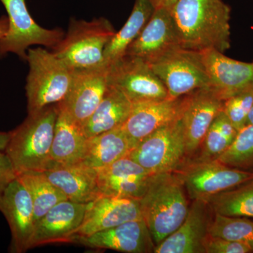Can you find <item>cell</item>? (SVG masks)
<instances>
[{
  "mask_svg": "<svg viewBox=\"0 0 253 253\" xmlns=\"http://www.w3.org/2000/svg\"><path fill=\"white\" fill-rule=\"evenodd\" d=\"M231 11L223 0H178L170 13L179 45L225 52L231 46Z\"/></svg>",
  "mask_w": 253,
  "mask_h": 253,
  "instance_id": "obj_1",
  "label": "cell"
},
{
  "mask_svg": "<svg viewBox=\"0 0 253 253\" xmlns=\"http://www.w3.org/2000/svg\"><path fill=\"white\" fill-rule=\"evenodd\" d=\"M58 104L51 105L28 117L9 131L4 151L18 174L26 171L44 172L55 164L51 149L57 118Z\"/></svg>",
  "mask_w": 253,
  "mask_h": 253,
  "instance_id": "obj_2",
  "label": "cell"
},
{
  "mask_svg": "<svg viewBox=\"0 0 253 253\" xmlns=\"http://www.w3.org/2000/svg\"><path fill=\"white\" fill-rule=\"evenodd\" d=\"M139 201L156 246L179 227L189 212L185 189L174 172L153 174Z\"/></svg>",
  "mask_w": 253,
  "mask_h": 253,
  "instance_id": "obj_3",
  "label": "cell"
},
{
  "mask_svg": "<svg viewBox=\"0 0 253 253\" xmlns=\"http://www.w3.org/2000/svg\"><path fill=\"white\" fill-rule=\"evenodd\" d=\"M26 61L30 68L26 85L28 113L62 102L71 86L73 69L42 47L29 48Z\"/></svg>",
  "mask_w": 253,
  "mask_h": 253,
  "instance_id": "obj_4",
  "label": "cell"
},
{
  "mask_svg": "<svg viewBox=\"0 0 253 253\" xmlns=\"http://www.w3.org/2000/svg\"><path fill=\"white\" fill-rule=\"evenodd\" d=\"M116 31L109 20L71 19L67 33L52 52L71 69L104 66V52Z\"/></svg>",
  "mask_w": 253,
  "mask_h": 253,
  "instance_id": "obj_5",
  "label": "cell"
},
{
  "mask_svg": "<svg viewBox=\"0 0 253 253\" xmlns=\"http://www.w3.org/2000/svg\"><path fill=\"white\" fill-rule=\"evenodd\" d=\"M147 63L171 99L211 87L199 51L177 46Z\"/></svg>",
  "mask_w": 253,
  "mask_h": 253,
  "instance_id": "obj_6",
  "label": "cell"
},
{
  "mask_svg": "<svg viewBox=\"0 0 253 253\" xmlns=\"http://www.w3.org/2000/svg\"><path fill=\"white\" fill-rule=\"evenodd\" d=\"M127 156L151 174L174 172L184 163L186 156L181 118L146 136Z\"/></svg>",
  "mask_w": 253,
  "mask_h": 253,
  "instance_id": "obj_7",
  "label": "cell"
},
{
  "mask_svg": "<svg viewBox=\"0 0 253 253\" xmlns=\"http://www.w3.org/2000/svg\"><path fill=\"white\" fill-rule=\"evenodd\" d=\"M8 14L9 28L0 38V57L9 53L26 61L28 50L33 45L54 49L64 37L59 28L46 29L41 27L32 17L26 0H0Z\"/></svg>",
  "mask_w": 253,
  "mask_h": 253,
  "instance_id": "obj_8",
  "label": "cell"
},
{
  "mask_svg": "<svg viewBox=\"0 0 253 253\" xmlns=\"http://www.w3.org/2000/svg\"><path fill=\"white\" fill-rule=\"evenodd\" d=\"M174 172L192 200H206L253 180V172L229 167L217 160L184 163Z\"/></svg>",
  "mask_w": 253,
  "mask_h": 253,
  "instance_id": "obj_9",
  "label": "cell"
},
{
  "mask_svg": "<svg viewBox=\"0 0 253 253\" xmlns=\"http://www.w3.org/2000/svg\"><path fill=\"white\" fill-rule=\"evenodd\" d=\"M108 67V84L126 95L132 104L169 98L167 89L149 63L125 55Z\"/></svg>",
  "mask_w": 253,
  "mask_h": 253,
  "instance_id": "obj_10",
  "label": "cell"
},
{
  "mask_svg": "<svg viewBox=\"0 0 253 253\" xmlns=\"http://www.w3.org/2000/svg\"><path fill=\"white\" fill-rule=\"evenodd\" d=\"M189 94L175 99L167 98L133 104L129 117L121 126L132 149L159 128L180 119L187 106Z\"/></svg>",
  "mask_w": 253,
  "mask_h": 253,
  "instance_id": "obj_11",
  "label": "cell"
},
{
  "mask_svg": "<svg viewBox=\"0 0 253 253\" xmlns=\"http://www.w3.org/2000/svg\"><path fill=\"white\" fill-rule=\"evenodd\" d=\"M108 84V67L104 65L73 70L69 91L59 104L83 126L99 106Z\"/></svg>",
  "mask_w": 253,
  "mask_h": 253,
  "instance_id": "obj_12",
  "label": "cell"
},
{
  "mask_svg": "<svg viewBox=\"0 0 253 253\" xmlns=\"http://www.w3.org/2000/svg\"><path fill=\"white\" fill-rule=\"evenodd\" d=\"M0 211L3 213L11 233L10 252L23 253L31 249L36 219L31 196L18 178L5 190Z\"/></svg>",
  "mask_w": 253,
  "mask_h": 253,
  "instance_id": "obj_13",
  "label": "cell"
},
{
  "mask_svg": "<svg viewBox=\"0 0 253 253\" xmlns=\"http://www.w3.org/2000/svg\"><path fill=\"white\" fill-rule=\"evenodd\" d=\"M211 89L222 100L253 85V62L231 59L215 49L199 51Z\"/></svg>",
  "mask_w": 253,
  "mask_h": 253,
  "instance_id": "obj_14",
  "label": "cell"
},
{
  "mask_svg": "<svg viewBox=\"0 0 253 253\" xmlns=\"http://www.w3.org/2000/svg\"><path fill=\"white\" fill-rule=\"evenodd\" d=\"M126 253H154L156 245L144 219L126 221L89 236H75L72 244Z\"/></svg>",
  "mask_w": 253,
  "mask_h": 253,
  "instance_id": "obj_15",
  "label": "cell"
},
{
  "mask_svg": "<svg viewBox=\"0 0 253 253\" xmlns=\"http://www.w3.org/2000/svg\"><path fill=\"white\" fill-rule=\"evenodd\" d=\"M142 219L139 200L101 194L86 204L84 219L76 236H89L126 221Z\"/></svg>",
  "mask_w": 253,
  "mask_h": 253,
  "instance_id": "obj_16",
  "label": "cell"
},
{
  "mask_svg": "<svg viewBox=\"0 0 253 253\" xmlns=\"http://www.w3.org/2000/svg\"><path fill=\"white\" fill-rule=\"evenodd\" d=\"M86 204L65 200L36 222L31 249L43 245L72 244L84 214Z\"/></svg>",
  "mask_w": 253,
  "mask_h": 253,
  "instance_id": "obj_17",
  "label": "cell"
},
{
  "mask_svg": "<svg viewBox=\"0 0 253 253\" xmlns=\"http://www.w3.org/2000/svg\"><path fill=\"white\" fill-rule=\"evenodd\" d=\"M224 101L211 88L199 89L189 94L181 117L186 156L194 155L202 145L214 118L222 111Z\"/></svg>",
  "mask_w": 253,
  "mask_h": 253,
  "instance_id": "obj_18",
  "label": "cell"
},
{
  "mask_svg": "<svg viewBox=\"0 0 253 253\" xmlns=\"http://www.w3.org/2000/svg\"><path fill=\"white\" fill-rule=\"evenodd\" d=\"M97 172L100 194L138 200L144 196L153 176L127 156Z\"/></svg>",
  "mask_w": 253,
  "mask_h": 253,
  "instance_id": "obj_19",
  "label": "cell"
},
{
  "mask_svg": "<svg viewBox=\"0 0 253 253\" xmlns=\"http://www.w3.org/2000/svg\"><path fill=\"white\" fill-rule=\"evenodd\" d=\"M204 200H194L187 215L176 230L156 246L154 253H204L212 217Z\"/></svg>",
  "mask_w": 253,
  "mask_h": 253,
  "instance_id": "obj_20",
  "label": "cell"
},
{
  "mask_svg": "<svg viewBox=\"0 0 253 253\" xmlns=\"http://www.w3.org/2000/svg\"><path fill=\"white\" fill-rule=\"evenodd\" d=\"M180 46L170 10L154 9L139 36L126 49V55L150 62L173 48Z\"/></svg>",
  "mask_w": 253,
  "mask_h": 253,
  "instance_id": "obj_21",
  "label": "cell"
},
{
  "mask_svg": "<svg viewBox=\"0 0 253 253\" xmlns=\"http://www.w3.org/2000/svg\"><path fill=\"white\" fill-rule=\"evenodd\" d=\"M44 172L69 201L88 204L101 195L97 169L83 163L70 165L56 163Z\"/></svg>",
  "mask_w": 253,
  "mask_h": 253,
  "instance_id": "obj_22",
  "label": "cell"
},
{
  "mask_svg": "<svg viewBox=\"0 0 253 253\" xmlns=\"http://www.w3.org/2000/svg\"><path fill=\"white\" fill-rule=\"evenodd\" d=\"M58 107L51 158L55 163L63 165L81 162L88 138L83 126L59 104Z\"/></svg>",
  "mask_w": 253,
  "mask_h": 253,
  "instance_id": "obj_23",
  "label": "cell"
},
{
  "mask_svg": "<svg viewBox=\"0 0 253 253\" xmlns=\"http://www.w3.org/2000/svg\"><path fill=\"white\" fill-rule=\"evenodd\" d=\"M132 102L117 88L108 84L104 97L83 126L86 137L121 127L129 117Z\"/></svg>",
  "mask_w": 253,
  "mask_h": 253,
  "instance_id": "obj_24",
  "label": "cell"
},
{
  "mask_svg": "<svg viewBox=\"0 0 253 253\" xmlns=\"http://www.w3.org/2000/svg\"><path fill=\"white\" fill-rule=\"evenodd\" d=\"M131 149L130 141L121 126L88 138L81 163L101 169L128 156Z\"/></svg>",
  "mask_w": 253,
  "mask_h": 253,
  "instance_id": "obj_25",
  "label": "cell"
},
{
  "mask_svg": "<svg viewBox=\"0 0 253 253\" xmlns=\"http://www.w3.org/2000/svg\"><path fill=\"white\" fill-rule=\"evenodd\" d=\"M154 11V6L149 0H135L127 21L105 48V66H109L126 55V49L140 34Z\"/></svg>",
  "mask_w": 253,
  "mask_h": 253,
  "instance_id": "obj_26",
  "label": "cell"
},
{
  "mask_svg": "<svg viewBox=\"0 0 253 253\" xmlns=\"http://www.w3.org/2000/svg\"><path fill=\"white\" fill-rule=\"evenodd\" d=\"M17 178L31 196L36 222L56 204L68 200L48 179L44 172L26 171L18 174Z\"/></svg>",
  "mask_w": 253,
  "mask_h": 253,
  "instance_id": "obj_27",
  "label": "cell"
},
{
  "mask_svg": "<svg viewBox=\"0 0 253 253\" xmlns=\"http://www.w3.org/2000/svg\"><path fill=\"white\" fill-rule=\"evenodd\" d=\"M214 213L228 217H253V181L204 200Z\"/></svg>",
  "mask_w": 253,
  "mask_h": 253,
  "instance_id": "obj_28",
  "label": "cell"
},
{
  "mask_svg": "<svg viewBox=\"0 0 253 253\" xmlns=\"http://www.w3.org/2000/svg\"><path fill=\"white\" fill-rule=\"evenodd\" d=\"M208 234L241 243L253 253V221L247 218L228 217L214 213Z\"/></svg>",
  "mask_w": 253,
  "mask_h": 253,
  "instance_id": "obj_29",
  "label": "cell"
},
{
  "mask_svg": "<svg viewBox=\"0 0 253 253\" xmlns=\"http://www.w3.org/2000/svg\"><path fill=\"white\" fill-rule=\"evenodd\" d=\"M217 160L243 170L253 168V125L238 131L235 139Z\"/></svg>",
  "mask_w": 253,
  "mask_h": 253,
  "instance_id": "obj_30",
  "label": "cell"
},
{
  "mask_svg": "<svg viewBox=\"0 0 253 253\" xmlns=\"http://www.w3.org/2000/svg\"><path fill=\"white\" fill-rule=\"evenodd\" d=\"M253 104V85L224 100L223 111L239 131L246 126Z\"/></svg>",
  "mask_w": 253,
  "mask_h": 253,
  "instance_id": "obj_31",
  "label": "cell"
},
{
  "mask_svg": "<svg viewBox=\"0 0 253 253\" xmlns=\"http://www.w3.org/2000/svg\"><path fill=\"white\" fill-rule=\"evenodd\" d=\"M203 144L202 152L196 161L217 160L230 146L231 143L212 122L206 133Z\"/></svg>",
  "mask_w": 253,
  "mask_h": 253,
  "instance_id": "obj_32",
  "label": "cell"
},
{
  "mask_svg": "<svg viewBox=\"0 0 253 253\" xmlns=\"http://www.w3.org/2000/svg\"><path fill=\"white\" fill-rule=\"evenodd\" d=\"M204 253H253L245 245L236 241L208 235L204 243Z\"/></svg>",
  "mask_w": 253,
  "mask_h": 253,
  "instance_id": "obj_33",
  "label": "cell"
},
{
  "mask_svg": "<svg viewBox=\"0 0 253 253\" xmlns=\"http://www.w3.org/2000/svg\"><path fill=\"white\" fill-rule=\"evenodd\" d=\"M17 178L13 163L4 151H0V203L5 190Z\"/></svg>",
  "mask_w": 253,
  "mask_h": 253,
  "instance_id": "obj_34",
  "label": "cell"
},
{
  "mask_svg": "<svg viewBox=\"0 0 253 253\" xmlns=\"http://www.w3.org/2000/svg\"><path fill=\"white\" fill-rule=\"evenodd\" d=\"M213 123L215 125L218 129L221 131V134L225 136L231 144L237 135L238 131L229 121L223 110L218 113L217 116L214 118Z\"/></svg>",
  "mask_w": 253,
  "mask_h": 253,
  "instance_id": "obj_35",
  "label": "cell"
},
{
  "mask_svg": "<svg viewBox=\"0 0 253 253\" xmlns=\"http://www.w3.org/2000/svg\"><path fill=\"white\" fill-rule=\"evenodd\" d=\"M154 9H166L170 10L178 0H149Z\"/></svg>",
  "mask_w": 253,
  "mask_h": 253,
  "instance_id": "obj_36",
  "label": "cell"
},
{
  "mask_svg": "<svg viewBox=\"0 0 253 253\" xmlns=\"http://www.w3.org/2000/svg\"><path fill=\"white\" fill-rule=\"evenodd\" d=\"M9 28V19L6 16H1L0 18V38H2L6 34Z\"/></svg>",
  "mask_w": 253,
  "mask_h": 253,
  "instance_id": "obj_37",
  "label": "cell"
},
{
  "mask_svg": "<svg viewBox=\"0 0 253 253\" xmlns=\"http://www.w3.org/2000/svg\"><path fill=\"white\" fill-rule=\"evenodd\" d=\"M10 132H0V151H4L9 142Z\"/></svg>",
  "mask_w": 253,
  "mask_h": 253,
  "instance_id": "obj_38",
  "label": "cell"
},
{
  "mask_svg": "<svg viewBox=\"0 0 253 253\" xmlns=\"http://www.w3.org/2000/svg\"><path fill=\"white\" fill-rule=\"evenodd\" d=\"M251 125H253V104L251 111H250L249 116H248L247 118V123H246V126H251Z\"/></svg>",
  "mask_w": 253,
  "mask_h": 253,
  "instance_id": "obj_39",
  "label": "cell"
},
{
  "mask_svg": "<svg viewBox=\"0 0 253 253\" xmlns=\"http://www.w3.org/2000/svg\"></svg>",
  "mask_w": 253,
  "mask_h": 253,
  "instance_id": "obj_40",
  "label": "cell"
}]
</instances>
